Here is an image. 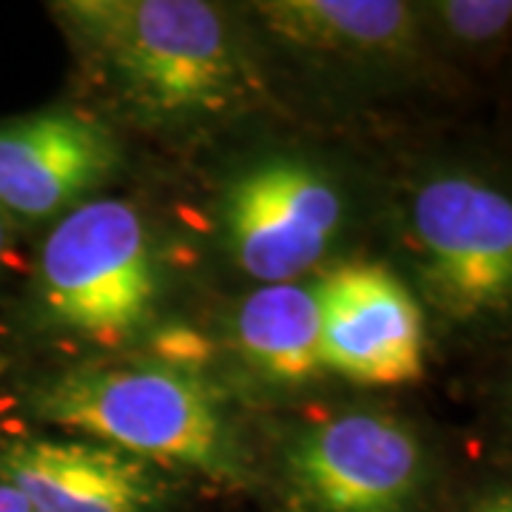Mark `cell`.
I'll return each instance as SVG.
<instances>
[{"label":"cell","mask_w":512,"mask_h":512,"mask_svg":"<svg viewBox=\"0 0 512 512\" xmlns=\"http://www.w3.org/2000/svg\"><path fill=\"white\" fill-rule=\"evenodd\" d=\"M109 126L80 111H40L0 123V211L49 220L69 214L120 171Z\"/></svg>","instance_id":"8"},{"label":"cell","mask_w":512,"mask_h":512,"mask_svg":"<svg viewBox=\"0 0 512 512\" xmlns=\"http://www.w3.org/2000/svg\"><path fill=\"white\" fill-rule=\"evenodd\" d=\"M0 481L32 512H151L165 493L148 461L100 441H12L0 453Z\"/></svg>","instance_id":"9"},{"label":"cell","mask_w":512,"mask_h":512,"mask_svg":"<svg viewBox=\"0 0 512 512\" xmlns=\"http://www.w3.org/2000/svg\"><path fill=\"white\" fill-rule=\"evenodd\" d=\"M35 410L148 464L183 467L222 484L248 473L220 396L183 367H77L37 390Z\"/></svg>","instance_id":"2"},{"label":"cell","mask_w":512,"mask_h":512,"mask_svg":"<svg viewBox=\"0 0 512 512\" xmlns=\"http://www.w3.org/2000/svg\"><path fill=\"white\" fill-rule=\"evenodd\" d=\"M476 512H512L510 493H495L487 501H481V507Z\"/></svg>","instance_id":"14"},{"label":"cell","mask_w":512,"mask_h":512,"mask_svg":"<svg viewBox=\"0 0 512 512\" xmlns=\"http://www.w3.org/2000/svg\"><path fill=\"white\" fill-rule=\"evenodd\" d=\"M322 365L359 384L416 382L424 322L416 299L379 265H345L322 279Z\"/></svg>","instance_id":"7"},{"label":"cell","mask_w":512,"mask_h":512,"mask_svg":"<svg viewBox=\"0 0 512 512\" xmlns=\"http://www.w3.org/2000/svg\"><path fill=\"white\" fill-rule=\"evenodd\" d=\"M234 333L248 365L271 382L305 384L325 370L319 288L262 285L242 299Z\"/></svg>","instance_id":"11"},{"label":"cell","mask_w":512,"mask_h":512,"mask_svg":"<svg viewBox=\"0 0 512 512\" xmlns=\"http://www.w3.org/2000/svg\"><path fill=\"white\" fill-rule=\"evenodd\" d=\"M228 251L265 285L296 282L328 254L345 202L322 168L302 157H265L228 183L220 208Z\"/></svg>","instance_id":"5"},{"label":"cell","mask_w":512,"mask_h":512,"mask_svg":"<svg viewBox=\"0 0 512 512\" xmlns=\"http://www.w3.org/2000/svg\"><path fill=\"white\" fill-rule=\"evenodd\" d=\"M413 237L430 291L453 316L510 308L512 205L470 177H439L419 188Z\"/></svg>","instance_id":"6"},{"label":"cell","mask_w":512,"mask_h":512,"mask_svg":"<svg viewBox=\"0 0 512 512\" xmlns=\"http://www.w3.org/2000/svg\"><path fill=\"white\" fill-rule=\"evenodd\" d=\"M0 512H32V507L12 484L0 481Z\"/></svg>","instance_id":"13"},{"label":"cell","mask_w":512,"mask_h":512,"mask_svg":"<svg viewBox=\"0 0 512 512\" xmlns=\"http://www.w3.org/2000/svg\"><path fill=\"white\" fill-rule=\"evenodd\" d=\"M6 248H9V220H6V214L0 211V262H3V256H6Z\"/></svg>","instance_id":"15"},{"label":"cell","mask_w":512,"mask_h":512,"mask_svg":"<svg viewBox=\"0 0 512 512\" xmlns=\"http://www.w3.org/2000/svg\"><path fill=\"white\" fill-rule=\"evenodd\" d=\"M160 268L143 214L89 200L49 234L37 262V308L60 333L114 350L143 336L157 311Z\"/></svg>","instance_id":"3"},{"label":"cell","mask_w":512,"mask_h":512,"mask_svg":"<svg viewBox=\"0 0 512 512\" xmlns=\"http://www.w3.org/2000/svg\"><path fill=\"white\" fill-rule=\"evenodd\" d=\"M424 453L402 421L373 410L311 424L285 453L293 512H413Z\"/></svg>","instance_id":"4"},{"label":"cell","mask_w":512,"mask_h":512,"mask_svg":"<svg viewBox=\"0 0 512 512\" xmlns=\"http://www.w3.org/2000/svg\"><path fill=\"white\" fill-rule=\"evenodd\" d=\"M439 18L444 20L447 32L461 40H490L498 37L512 18V3L498 0H456V3H439Z\"/></svg>","instance_id":"12"},{"label":"cell","mask_w":512,"mask_h":512,"mask_svg":"<svg viewBox=\"0 0 512 512\" xmlns=\"http://www.w3.org/2000/svg\"><path fill=\"white\" fill-rule=\"evenodd\" d=\"M97 92L151 128H200L262 92L237 29L202 0H69L52 6Z\"/></svg>","instance_id":"1"},{"label":"cell","mask_w":512,"mask_h":512,"mask_svg":"<svg viewBox=\"0 0 512 512\" xmlns=\"http://www.w3.org/2000/svg\"><path fill=\"white\" fill-rule=\"evenodd\" d=\"M251 9L288 49L348 63L407 57L419 40L416 12L393 0H274Z\"/></svg>","instance_id":"10"}]
</instances>
